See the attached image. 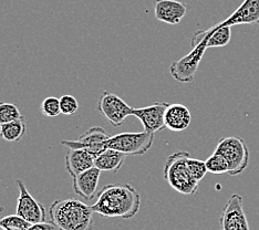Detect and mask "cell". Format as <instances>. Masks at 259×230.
<instances>
[{
	"label": "cell",
	"mask_w": 259,
	"mask_h": 230,
	"mask_svg": "<svg viewBox=\"0 0 259 230\" xmlns=\"http://www.w3.org/2000/svg\"><path fill=\"white\" fill-rule=\"evenodd\" d=\"M141 207V195L130 184H108L98 193L97 202L91 208L105 218L131 219Z\"/></svg>",
	"instance_id": "cell-1"
},
{
	"label": "cell",
	"mask_w": 259,
	"mask_h": 230,
	"mask_svg": "<svg viewBox=\"0 0 259 230\" xmlns=\"http://www.w3.org/2000/svg\"><path fill=\"white\" fill-rule=\"evenodd\" d=\"M93 214L91 206L75 198L56 200L49 207L51 220L60 230H89Z\"/></svg>",
	"instance_id": "cell-2"
},
{
	"label": "cell",
	"mask_w": 259,
	"mask_h": 230,
	"mask_svg": "<svg viewBox=\"0 0 259 230\" xmlns=\"http://www.w3.org/2000/svg\"><path fill=\"white\" fill-rule=\"evenodd\" d=\"M190 156L185 151L175 152L167 157L164 166V178L174 191L183 195H195L198 191L199 182L193 178L187 167Z\"/></svg>",
	"instance_id": "cell-3"
},
{
	"label": "cell",
	"mask_w": 259,
	"mask_h": 230,
	"mask_svg": "<svg viewBox=\"0 0 259 230\" xmlns=\"http://www.w3.org/2000/svg\"><path fill=\"white\" fill-rule=\"evenodd\" d=\"M215 151L220 152L228 163V174L237 176L245 172L249 165V150L244 139L227 136L219 141Z\"/></svg>",
	"instance_id": "cell-4"
},
{
	"label": "cell",
	"mask_w": 259,
	"mask_h": 230,
	"mask_svg": "<svg viewBox=\"0 0 259 230\" xmlns=\"http://www.w3.org/2000/svg\"><path fill=\"white\" fill-rule=\"evenodd\" d=\"M154 134L142 131L138 133L125 132L110 136L108 149L115 150L126 156H141L148 153L153 146Z\"/></svg>",
	"instance_id": "cell-5"
},
{
	"label": "cell",
	"mask_w": 259,
	"mask_h": 230,
	"mask_svg": "<svg viewBox=\"0 0 259 230\" xmlns=\"http://www.w3.org/2000/svg\"><path fill=\"white\" fill-rule=\"evenodd\" d=\"M97 111L110 122L112 126L120 127L127 117L132 115L133 108L116 94L103 91L98 101Z\"/></svg>",
	"instance_id": "cell-6"
},
{
	"label": "cell",
	"mask_w": 259,
	"mask_h": 230,
	"mask_svg": "<svg viewBox=\"0 0 259 230\" xmlns=\"http://www.w3.org/2000/svg\"><path fill=\"white\" fill-rule=\"evenodd\" d=\"M110 135L105 132V129L100 126H94L88 129L76 141H61V144L67 146L68 149H82L89 152L90 154L96 158L101 154L103 151L108 149V140Z\"/></svg>",
	"instance_id": "cell-7"
},
{
	"label": "cell",
	"mask_w": 259,
	"mask_h": 230,
	"mask_svg": "<svg viewBox=\"0 0 259 230\" xmlns=\"http://www.w3.org/2000/svg\"><path fill=\"white\" fill-rule=\"evenodd\" d=\"M220 223L222 230H250L240 195L233 194L228 198L222 211Z\"/></svg>",
	"instance_id": "cell-8"
},
{
	"label": "cell",
	"mask_w": 259,
	"mask_h": 230,
	"mask_svg": "<svg viewBox=\"0 0 259 230\" xmlns=\"http://www.w3.org/2000/svg\"><path fill=\"white\" fill-rule=\"evenodd\" d=\"M16 184L19 188L16 214L30 223L46 221V209L44 206L32 197V195L28 192L26 185L21 179H17Z\"/></svg>",
	"instance_id": "cell-9"
},
{
	"label": "cell",
	"mask_w": 259,
	"mask_h": 230,
	"mask_svg": "<svg viewBox=\"0 0 259 230\" xmlns=\"http://www.w3.org/2000/svg\"><path fill=\"white\" fill-rule=\"evenodd\" d=\"M232 39V27L224 25L221 21L207 30H199L194 33L192 39L193 47H199L204 50L209 48H220L229 43Z\"/></svg>",
	"instance_id": "cell-10"
},
{
	"label": "cell",
	"mask_w": 259,
	"mask_h": 230,
	"mask_svg": "<svg viewBox=\"0 0 259 230\" xmlns=\"http://www.w3.org/2000/svg\"><path fill=\"white\" fill-rule=\"evenodd\" d=\"M168 105L166 102H155L144 108H133L132 115L142 123L144 131L154 134L166 128L165 111Z\"/></svg>",
	"instance_id": "cell-11"
},
{
	"label": "cell",
	"mask_w": 259,
	"mask_h": 230,
	"mask_svg": "<svg viewBox=\"0 0 259 230\" xmlns=\"http://www.w3.org/2000/svg\"><path fill=\"white\" fill-rule=\"evenodd\" d=\"M204 49H199L198 47H196V48L193 47L192 51L188 55L180 59L179 61L173 62L169 68V72L173 78L176 81L182 82V83L192 82L195 78L196 71L204 57Z\"/></svg>",
	"instance_id": "cell-12"
},
{
	"label": "cell",
	"mask_w": 259,
	"mask_h": 230,
	"mask_svg": "<svg viewBox=\"0 0 259 230\" xmlns=\"http://www.w3.org/2000/svg\"><path fill=\"white\" fill-rule=\"evenodd\" d=\"M187 6L179 0H156L154 6L155 18L167 25H179L187 14Z\"/></svg>",
	"instance_id": "cell-13"
},
{
	"label": "cell",
	"mask_w": 259,
	"mask_h": 230,
	"mask_svg": "<svg viewBox=\"0 0 259 230\" xmlns=\"http://www.w3.org/2000/svg\"><path fill=\"white\" fill-rule=\"evenodd\" d=\"M224 25H259V0H244L234 13L222 21Z\"/></svg>",
	"instance_id": "cell-14"
},
{
	"label": "cell",
	"mask_w": 259,
	"mask_h": 230,
	"mask_svg": "<svg viewBox=\"0 0 259 230\" xmlns=\"http://www.w3.org/2000/svg\"><path fill=\"white\" fill-rule=\"evenodd\" d=\"M101 170L98 167H92L85 172L73 177V191L80 197L91 200L96 197Z\"/></svg>",
	"instance_id": "cell-15"
},
{
	"label": "cell",
	"mask_w": 259,
	"mask_h": 230,
	"mask_svg": "<svg viewBox=\"0 0 259 230\" xmlns=\"http://www.w3.org/2000/svg\"><path fill=\"white\" fill-rule=\"evenodd\" d=\"M192 122L191 111L184 104H169L165 111V125L172 132H182Z\"/></svg>",
	"instance_id": "cell-16"
},
{
	"label": "cell",
	"mask_w": 259,
	"mask_h": 230,
	"mask_svg": "<svg viewBox=\"0 0 259 230\" xmlns=\"http://www.w3.org/2000/svg\"><path fill=\"white\" fill-rule=\"evenodd\" d=\"M94 167V157L82 149H69L66 155V168L71 177H75Z\"/></svg>",
	"instance_id": "cell-17"
},
{
	"label": "cell",
	"mask_w": 259,
	"mask_h": 230,
	"mask_svg": "<svg viewBox=\"0 0 259 230\" xmlns=\"http://www.w3.org/2000/svg\"><path fill=\"white\" fill-rule=\"evenodd\" d=\"M125 158L126 155L123 154V153L112 149H107L94 158V166L98 167L101 172L105 170V172L116 173L121 169Z\"/></svg>",
	"instance_id": "cell-18"
},
{
	"label": "cell",
	"mask_w": 259,
	"mask_h": 230,
	"mask_svg": "<svg viewBox=\"0 0 259 230\" xmlns=\"http://www.w3.org/2000/svg\"><path fill=\"white\" fill-rule=\"evenodd\" d=\"M27 132L25 117L0 126V137L6 142H19Z\"/></svg>",
	"instance_id": "cell-19"
},
{
	"label": "cell",
	"mask_w": 259,
	"mask_h": 230,
	"mask_svg": "<svg viewBox=\"0 0 259 230\" xmlns=\"http://www.w3.org/2000/svg\"><path fill=\"white\" fill-rule=\"evenodd\" d=\"M206 167H207L208 173L221 175V174H228V163L220 152L214 151L207 159L205 161Z\"/></svg>",
	"instance_id": "cell-20"
},
{
	"label": "cell",
	"mask_w": 259,
	"mask_h": 230,
	"mask_svg": "<svg viewBox=\"0 0 259 230\" xmlns=\"http://www.w3.org/2000/svg\"><path fill=\"white\" fill-rule=\"evenodd\" d=\"M21 117L23 115L16 104L0 101V126L6 123L19 120Z\"/></svg>",
	"instance_id": "cell-21"
},
{
	"label": "cell",
	"mask_w": 259,
	"mask_h": 230,
	"mask_svg": "<svg viewBox=\"0 0 259 230\" xmlns=\"http://www.w3.org/2000/svg\"><path fill=\"white\" fill-rule=\"evenodd\" d=\"M31 223L19 215H8L0 219V228L4 230H26Z\"/></svg>",
	"instance_id": "cell-22"
},
{
	"label": "cell",
	"mask_w": 259,
	"mask_h": 230,
	"mask_svg": "<svg viewBox=\"0 0 259 230\" xmlns=\"http://www.w3.org/2000/svg\"><path fill=\"white\" fill-rule=\"evenodd\" d=\"M187 167H188V169H190V173L193 176V178L198 182L201 181L206 176V174L208 173L205 161H202V159H197V158H193L191 156L187 158Z\"/></svg>",
	"instance_id": "cell-23"
},
{
	"label": "cell",
	"mask_w": 259,
	"mask_h": 230,
	"mask_svg": "<svg viewBox=\"0 0 259 230\" xmlns=\"http://www.w3.org/2000/svg\"><path fill=\"white\" fill-rule=\"evenodd\" d=\"M41 113L48 117H57L61 114L60 99L56 97L46 98L40 106Z\"/></svg>",
	"instance_id": "cell-24"
},
{
	"label": "cell",
	"mask_w": 259,
	"mask_h": 230,
	"mask_svg": "<svg viewBox=\"0 0 259 230\" xmlns=\"http://www.w3.org/2000/svg\"><path fill=\"white\" fill-rule=\"evenodd\" d=\"M60 110L63 115H73L79 110V102L73 96L66 94L60 98Z\"/></svg>",
	"instance_id": "cell-25"
},
{
	"label": "cell",
	"mask_w": 259,
	"mask_h": 230,
	"mask_svg": "<svg viewBox=\"0 0 259 230\" xmlns=\"http://www.w3.org/2000/svg\"><path fill=\"white\" fill-rule=\"evenodd\" d=\"M56 225L54 222H37L31 223L26 230H56Z\"/></svg>",
	"instance_id": "cell-26"
}]
</instances>
